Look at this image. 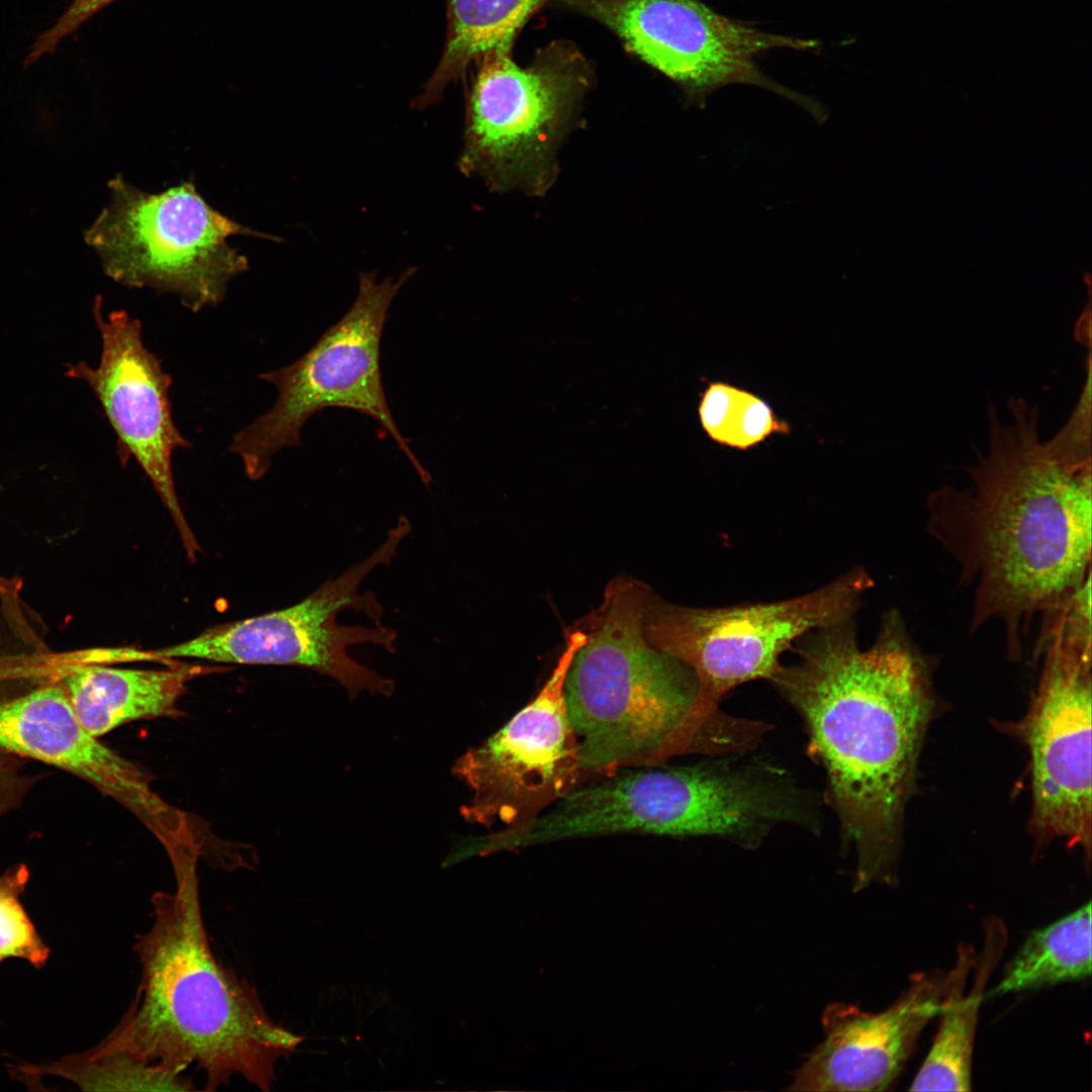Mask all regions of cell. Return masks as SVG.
Masks as SVG:
<instances>
[{"label": "cell", "mask_w": 1092, "mask_h": 1092, "mask_svg": "<svg viewBox=\"0 0 1092 1092\" xmlns=\"http://www.w3.org/2000/svg\"><path fill=\"white\" fill-rule=\"evenodd\" d=\"M769 679L800 713L827 778L853 891L895 882L903 813L933 711L930 677L897 614L861 649L852 618L815 629Z\"/></svg>", "instance_id": "1"}, {"label": "cell", "mask_w": 1092, "mask_h": 1092, "mask_svg": "<svg viewBox=\"0 0 1092 1092\" xmlns=\"http://www.w3.org/2000/svg\"><path fill=\"white\" fill-rule=\"evenodd\" d=\"M1008 408L1011 424L989 407L973 486L931 493L928 526L975 583L972 631L1001 621L1015 657L1033 615L1053 613L1090 577L1091 456L1041 441L1037 405L1012 397Z\"/></svg>", "instance_id": "2"}, {"label": "cell", "mask_w": 1092, "mask_h": 1092, "mask_svg": "<svg viewBox=\"0 0 1092 1092\" xmlns=\"http://www.w3.org/2000/svg\"><path fill=\"white\" fill-rule=\"evenodd\" d=\"M169 856L176 890L152 898V925L133 944L139 989L102 1041L180 1073L195 1064L207 1091L235 1076L270 1091L277 1063L305 1037L273 1021L257 989L214 956L199 900L198 847Z\"/></svg>", "instance_id": "3"}, {"label": "cell", "mask_w": 1092, "mask_h": 1092, "mask_svg": "<svg viewBox=\"0 0 1092 1092\" xmlns=\"http://www.w3.org/2000/svg\"><path fill=\"white\" fill-rule=\"evenodd\" d=\"M650 588L611 580L566 674L567 713L583 774L610 776L690 752H743L766 726L708 709L694 671L647 640Z\"/></svg>", "instance_id": "4"}, {"label": "cell", "mask_w": 1092, "mask_h": 1092, "mask_svg": "<svg viewBox=\"0 0 1092 1092\" xmlns=\"http://www.w3.org/2000/svg\"><path fill=\"white\" fill-rule=\"evenodd\" d=\"M411 530L408 519L400 517L375 552L291 607L215 625L174 646L138 650V660L294 665L335 679L350 700L363 692L389 697L393 680L355 661L348 648L373 644L395 651L397 635L380 625V604L372 593L358 590L372 570L390 563Z\"/></svg>", "instance_id": "5"}, {"label": "cell", "mask_w": 1092, "mask_h": 1092, "mask_svg": "<svg viewBox=\"0 0 1092 1092\" xmlns=\"http://www.w3.org/2000/svg\"><path fill=\"white\" fill-rule=\"evenodd\" d=\"M511 49L475 61L458 165L493 191L541 195L555 178L558 147L593 73L566 40L543 48L525 68L514 62Z\"/></svg>", "instance_id": "6"}, {"label": "cell", "mask_w": 1092, "mask_h": 1092, "mask_svg": "<svg viewBox=\"0 0 1092 1092\" xmlns=\"http://www.w3.org/2000/svg\"><path fill=\"white\" fill-rule=\"evenodd\" d=\"M416 271L408 268L396 280L387 277L382 281H377L375 273H361L356 299L341 320L295 362L259 374L275 386L277 399L268 412L238 431L229 447L242 459L251 479L264 475L278 451L301 444L302 427L311 416L327 407H341L376 421L422 481H431L395 424L380 368L381 336L389 306Z\"/></svg>", "instance_id": "7"}, {"label": "cell", "mask_w": 1092, "mask_h": 1092, "mask_svg": "<svg viewBox=\"0 0 1092 1092\" xmlns=\"http://www.w3.org/2000/svg\"><path fill=\"white\" fill-rule=\"evenodd\" d=\"M109 186L111 204L89 232L106 273L128 287L173 293L193 312L216 306L229 283L249 269L229 238L277 240L212 208L192 179L160 193L142 191L121 176Z\"/></svg>", "instance_id": "8"}, {"label": "cell", "mask_w": 1092, "mask_h": 1092, "mask_svg": "<svg viewBox=\"0 0 1092 1092\" xmlns=\"http://www.w3.org/2000/svg\"><path fill=\"white\" fill-rule=\"evenodd\" d=\"M872 585L867 571L853 567L813 592L769 603L686 607L651 592L643 628L651 645L694 671L703 704L717 710L739 685L770 679L802 636L851 619Z\"/></svg>", "instance_id": "9"}, {"label": "cell", "mask_w": 1092, "mask_h": 1092, "mask_svg": "<svg viewBox=\"0 0 1092 1092\" xmlns=\"http://www.w3.org/2000/svg\"><path fill=\"white\" fill-rule=\"evenodd\" d=\"M616 771L578 786L529 824L507 832L520 848L547 841L618 833L717 836L742 828L748 796L739 775L722 761Z\"/></svg>", "instance_id": "10"}, {"label": "cell", "mask_w": 1092, "mask_h": 1092, "mask_svg": "<svg viewBox=\"0 0 1092 1092\" xmlns=\"http://www.w3.org/2000/svg\"><path fill=\"white\" fill-rule=\"evenodd\" d=\"M557 1L612 30L632 53L674 82L691 104L704 106L716 90L744 84L793 101L817 121L826 115L822 104L769 79L755 62L769 50H816V40L767 33L700 0Z\"/></svg>", "instance_id": "11"}, {"label": "cell", "mask_w": 1092, "mask_h": 1092, "mask_svg": "<svg viewBox=\"0 0 1092 1092\" xmlns=\"http://www.w3.org/2000/svg\"><path fill=\"white\" fill-rule=\"evenodd\" d=\"M586 641L572 631L551 675L535 699L481 744L453 764L470 790L460 808L470 823L520 828L578 787V741L569 721L564 684L569 665Z\"/></svg>", "instance_id": "12"}, {"label": "cell", "mask_w": 1092, "mask_h": 1092, "mask_svg": "<svg viewBox=\"0 0 1092 1092\" xmlns=\"http://www.w3.org/2000/svg\"><path fill=\"white\" fill-rule=\"evenodd\" d=\"M1031 756L1030 827L1039 840L1091 849V648L1048 641L1024 721Z\"/></svg>", "instance_id": "13"}, {"label": "cell", "mask_w": 1092, "mask_h": 1092, "mask_svg": "<svg viewBox=\"0 0 1092 1092\" xmlns=\"http://www.w3.org/2000/svg\"><path fill=\"white\" fill-rule=\"evenodd\" d=\"M100 299L94 315L102 349L96 368L80 362L68 371L94 391L115 436L121 464L132 458L144 470L171 514L189 558L198 550L175 489L172 455L192 448L175 426L169 391L173 379L161 360L144 344L142 324L124 310L102 316Z\"/></svg>", "instance_id": "14"}, {"label": "cell", "mask_w": 1092, "mask_h": 1092, "mask_svg": "<svg viewBox=\"0 0 1092 1092\" xmlns=\"http://www.w3.org/2000/svg\"><path fill=\"white\" fill-rule=\"evenodd\" d=\"M0 751L86 780L131 811L165 847L192 834L185 813L154 792L143 768L85 729L60 687L0 702Z\"/></svg>", "instance_id": "15"}, {"label": "cell", "mask_w": 1092, "mask_h": 1092, "mask_svg": "<svg viewBox=\"0 0 1092 1092\" xmlns=\"http://www.w3.org/2000/svg\"><path fill=\"white\" fill-rule=\"evenodd\" d=\"M946 975L915 974L902 996L880 1013L844 1003L828 1005L822 1016L825 1038L796 1071L788 1090H888L920 1032L938 1014Z\"/></svg>", "instance_id": "16"}, {"label": "cell", "mask_w": 1092, "mask_h": 1092, "mask_svg": "<svg viewBox=\"0 0 1092 1092\" xmlns=\"http://www.w3.org/2000/svg\"><path fill=\"white\" fill-rule=\"evenodd\" d=\"M208 671L194 664L138 669L76 662L65 667L63 680L77 718L100 737L128 722L177 715L187 684Z\"/></svg>", "instance_id": "17"}, {"label": "cell", "mask_w": 1092, "mask_h": 1092, "mask_svg": "<svg viewBox=\"0 0 1092 1092\" xmlns=\"http://www.w3.org/2000/svg\"><path fill=\"white\" fill-rule=\"evenodd\" d=\"M983 951L978 961L972 947L963 946L953 969L946 975V987L938 1013L940 1023L911 1091H970L972 1057L985 986L1007 941L1002 921L986 923Z\"/></svg>", "instance_id": "18"}, {"label": "cell", "mask_w": 1092, "mask_h": 1092, "mask_svg": "<svg viewBox=\"0 0 1092 1092\" xmlns=\"http://www.w3.org/2000/svg\"><path fill=\"white\" fill-rule=\"evenodd\" d=\"M550 1L447 0V34L441 59L412 106L424 109L433 105L484 53L512 48L521 26Z\"/></svg>", "instance_id": "19"}, {"label": "cell", "mask_w": 1092, "mask_h": 1092, "mask_svg": "<svg viewBox=\"0 0 1092 1092\" xmlns=\"http://www.w3.org/2000/svg\"><path fill=\"white\" fill-rule=\"evenodd\" d=\"M1091 902L1032 931L1007 964L991 996L1035 990L1091 975Z\"/></svg>", "instance_id": "20"}, {"label": "cell", "mask_w": 1092, "mask_h": 1092, "mask_svg": "<svg viewBox=\"0 0 1092 1092\" xmlns=\"http://www.w3.org/2000/svg\"><path fill=\"white\" fill-rule=\"evenodd\" d=\"M67 1078L86 1091H192L193 1082L174 1071L103 1041L49 1066L27 1067Z\"/></svg>", "instance_id": "21"}, {"label": "cell", "mask_w": 1092, "mask_h": 1092, "mask_svg": "<svg viewBox=\"0 0 1092 1092\" xmlns=\"http://www.w3.org/2000/svg\"><path fill=\"white\" fill-rule=\"evenodd\" d=\"M702 427L715 442L746 450L771 434L789 433L770 406L756 395L724 382L711 383L699 406Z\"/></svg>", "instance_id": "22"}, {"label": "cell", "mask_w": 1092, "mask_h": 1092, "mask_svg": "<svg viewBox=\"0 0 1092 1092\" xmlns=\"http://www.w3.org/2000/svg\"><path fill=\"white\" fill-rule=\"evenodd\" d=\"M28 878L24 864L13 867L0 876V963L18 958L40 969L49 960L50 947L20 902Z\"/></svg>", "instance_id": "23"}, {"label": "cell", "mask_w": 1092, "mask_h": 1092, "mask_svg": "<svg viewBox=\"0 0 1092 1092\" xmlns=\"http://www.w3.org/2000/svg\"><path fill=\"white\" fill-rule=\"evenodd\" d=\"M115 0H73L58 20L39 34L28 54L24 65H32L43 56L53 53L58 46L74 33L84 22Z\"/></svg>", "instance_id": "24"}, {"label": "cell", "mask_w": 1092, "mask_h": 1092, "mask_svg": "<svg viewBox=\"0 0 1092 1092\" xmlns=\"http://www.w3.org/2000/svg\"><path fill=\"white\" fill-rule=\"evenodd\" d=\"M19 789L15 770L0 756V814L15 801Z\"/></svg>", "instance_id": "25"}]
</instances>
